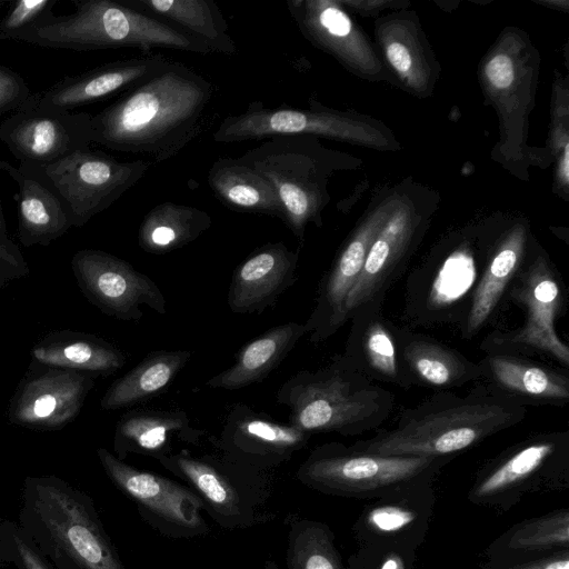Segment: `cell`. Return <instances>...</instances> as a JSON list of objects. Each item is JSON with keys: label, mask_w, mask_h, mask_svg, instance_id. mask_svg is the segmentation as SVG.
Wrapping results in <instances>:
<instances>
[{"label": "cell", "mask_w": 569, "mask_h": 569, "mask_svg": "<svg viewBox=\"0 0 569 569\" xmlns=\"http://www.w3.org/2000/svg\"><path fill=\"white\" fill-rule=\"evenodd\" d=\"M212 93L204 77L171 61L163 71L91 114L92 143L141 154L156 163L167 161L200 134Z\"/></svg>", "instance_id": "6da1fadb"}, {"label": "cell", "mask_w": 569, "mask_h": 569, "mask_svg": "<svg viewBox=\"0 0 569 569\" xmlns=\"http://www.w3.org/2000/svg\"><path fill=\"white\" fill-rule=\"evenodd\" d=\"M527 407L482 386L466 396L435 392L403 409L392 428L358 440L355 450L380 456L453 457L523 421Z\"/></svg>", "instance_id": "7a4b0ae2"}, {"label": "cell", "mask_w": 569, "mask_h": 569, "mask_svg": "<svg viewBox=\"0 0 569 569\" xmlns=\"http://www.w3.org/2000/svg\"><path fill=\"white\" fill-rule=\"evenodd\" d=\"M18 523L57 569H126L92 499L62 479L27 478Z\"/></svg>", "instance_id": "3957f363"}, {"label": "cell", "mask_w": 569, "mask_h": 569, "mask_svg": "<svg viewBox=\"0 0 569 569\" xmlns=\"http://www.w3.org/2000/svg\"><path fill=\"white\" fill-rule=\"evenodd\" d=\"M276 399L290 410V423L310 435H362L380 427L395 408L393 395L365 377L342 353L321 368L292 375Z\"/></svg>", "instance_id": "277c9868"}, {"label": "cell", "mask_w": 569, "mask_h": 569, "mask_svg": "<svg viewBox=\"0 0 569 569\" xmlns=\"http://www.w3.org/2000/svg\"><path fill=\"white\" fill-rule=\"evenodd\" d=\"M76 11L54 16L17 37L34 46L77 51L154 48L209 54L199 40L169 23L113 0H78Z\"/></svg>", "instance_id": "5b68a950"}, {"label": "cell", "mask_w": 569, "mask_h": 569, "mask_svg": "<svg viewBox=\"0 0 569 569\" xmlns=\"http://www.w3.org/2000/svg\"><path fill=\"white\" fill-rule=\"evenodd\" d=\"M522 311L523 321L515 328H496L481 341L486 353H512L550 359L569 369V347L557 329L567 306L561 276L542 253L526 257L513 278L505 301Z\"/></svg>", "instance_id": "8992f818"}, {"label": "cell", "mask_w": 569, "mask_h": 569, "mask_svg": "<svg viewBox=\"0 0 569 569\" xmlns=\"http://www.w3.org/2000/svg\"><path fill=\"white\" fill-rule=\"evenodd\" d=\"M452 459L380 456L332 441L313 448L296 476L302 485L325 495L376 499L415 483L435 481Z\"/></svg>", "instance_id": "52a82bcc"}, {"label": "cell", "mask_w": 569, "mask_h": 569, "mask_svg": "<svg viewBox=\"0 0 569 569\" xmlns=\"http://www.w3.org/2000/svg\"><path fill=\"white\" fill-rule=\"evenodd\" d=\"M158 461L189 485L202 500L203 510L223 528H250L274 518L266 509L271 495L267 472L240 465L222 453L197 456L186 448Z\"/></svg>", "instance_id": "ba28073f"}, {"label": "cell", "mask_w": 569, "mask_h": 569, "mask_svg": "<svg viewBox=\"0 0 569 569\" xmlns=\"http://www.w3.org/2000/svg\"><path fill=\"white\" fill-rule=\"evenodd\" d=\"M569 487V431L532 435L499 452L477 472L468 500L508 510L525 496Z\"/></svg>", "instance_id": "9c48e42d"}, {"label": "cell", "mask_w": 569, "mask_h": 569, "mask_svg": "<svg viewBox=\"0 0 569 569\" xmlns=\"http://www.w3.org/2000/svg\"><path fill=\"white\" fill-rule=\"evenodd\" d=\"M238 158L272 184L284 209V224L300 243L309 222L321 226L330 160L316 137H271Z\"/></svg>", "instance_id": "30bf717a"}, {"label": "cell", "mask_w": 569, "mask_h": 569, "mask_svg": "<svg viewBox=\"0 0 569 569\" xmlns=\"http://www.w3.org/2000/svg\"><path fill=\"white\" fill-rule=\"evenodd\" d=\"M146 160L119 161L90 148L37 169L66 204L72 226L80 227L112 206L148 171Z\"/></svg>", "instance_id": "8fae6325"}, {"label": "cell", "mask_w": 569, "mask_h": 569, "mask_svg": "<svg viewBox=\"0 0 569 569\" xmlns=\"http://www.w3.org/2000/svg\"><path fill=\"white\" fill-rule=\"evenodd\" d=\"M97 455L113 485L136 502L140 516L161 535L189 539L210 531L202 516V500L191 488L129 466L104 448Z\"/></svg>", "instance_id": "7c38bea8"}, {"label": "cell", "mask_w": 569, "mask_h": 569, "mask_svg": "<svg viewBox=\"0 0 569 569\" xmlns=\"http://www.w3.org/2000/svg\"><path fill=\"white\" fill-rule=\"evenodd\" d=\"M0 141L20 166L42 168L90 148L91 114L23 104L0 122Z\"/></svg>", "instance_id": "4fadbf2b"}, {"label": "cell", "mask_w": 569, "mask_h": 569, "mask_svg": "<svg viewBox=\"0 0 569 569\" xmlns=\"http://www.w3.org/2000/svg\"><path fill=\"white\" fill-rule=\"evenodd\" d=\"M311 436L290 422L281 423L239 402L228 411L216 446L229 459L267 472L289 461L308 445Z\"/></svg>", "instance_id": "5bb4252c"}, {"label": "cell", "mask_w": 569, "mask_h": 569, "mask_svg": "<svg viewBox=\"0 0 569 569\" xmlns=\"http://www.w3.org/2000/svg\"><path fill=\"white\" fill-rule=\"evenodd\" d=\"M74 266L89 297L111 316L140 320L142 306L167 313V300L159 287L129 262L100 250H81Z\"/></svg>", "instance_id": "9a60e30c"}, {"label": "cell", "mask_w": 569, "mask_h": 569, "mask_svg": "<svg viewBox=\"0 0 569 569\" xmlns=\"http://www.w3.org/2000/svg\"><path fill=\"white\" fill-rule=\"evenodd\" d=\"M433 483H415L367 505L352 527L358 543H389L418 550L436 507Z\"/></svg>", "instance_id": "2e32d148"}, {"label": "cell", "mask_w": 569, "mask_h": 569, "mask_svg": "<svg viewBox=\"0 0 569 569\" xmlns=\"http://www.w3.org/2000/svg\"><path fill=\"white\" fill-rule=\"evenodd\" d=\"M171 61L158 53L108 62L64 77L51 87L32 93L24 106L71 111L118 92H126L163 71Z\"/></svg>", "instance_id": "e0dca14e"}, {"label": "cell", "mask_w": 569, "mask_h": 569, "mask_svg": "<svg viewBox=\"0 0 569 569\" xmlns=\"http://www.w3.org/2000/svg\"><path fill=\"white\" fill-rule=\"evenodd\" d=\"M386 222L385 209L367 220L348 239L322 277L313 309L305 323L310 342H325L345 326L347 298L362 271L371 243Z\"/></svg>", "instance_id": "ac0fdd59"}, {"label": "cell", "mask_w": 569, "mask_h": 569, "mask_svg": "<svg viewBox=\"0 0 569 569\" xmlns=\"http://www.w3.org/2000/svg\"><path fill=\"white\" fill-rule=\"evenodd\" d=\"M416 244V231L403 214L387 221L371 243L362 271L350 291L345 323L360 310H382L387 293L405 272Z\"/></svg>", "instance_id": "d6986e66"}, {"label": "cell", "mask_w": 569, "mask_h": 569, "mask_svg": "<svg viewBox=\"0 0 569 569\" xmlns=\"http://www.w3.org/2000/svg\"><path fill=\"white\" fill-rule=\"evenodd\" d=\"M489 392L510 397L523 406H558L569 402V375L533 358L512 353H486L477 361Z\"/></svg>", "instance_id": "ffe728a7"}, {"label": "cell", "mask_w": 569, "mask_h": 569, "mask_svg": "<svg viewBox=\"0 0 569 569\" xmlns=\"http://www.w3.org/2000/svg\"><path fill=\"white\" fill-rule=\"evenodd\" d=\"M299 253L283 242H268L234 270L227 295L233 313H261L297 281Z\"/></svg>", "instance_id": "44dd1931"}, {"label": "cell", "mask_w": 569, "mask_h": 569, "mask_svg": "<svg viewBox=\"0 0 569 569\" xmlns=\"http://www.w3.org/2000/svg\"><path fill=\"white\" fill-rule=\"evenodd\" d=\"M349 321L343 357L373 382L411 388L400 359L398 326L372 309L355 312Z\"/></svg>", "instance_id": "7402d4cb"}, {"label": "cell", "mask_w": 569, "mask_h": 569, "mask_svg": "<svg viewBox=\"0 0 569 569\" xmlns=\"http://www.w3.org/2000/svg\"><path fill=\"white\" fill-rule=\"evenodd\" d=\"M400 359L411 386L449 391L472 381H479L478 362L443 342L398 326Z\"/></svg>", "instance_id": "603a6c76"}, {"label": "cell", "mask_w": 569, "mask_h": 569, "mask_svg": "<svg viewBox=\"0 0 569 569\" xmlns=\"http://www.w3.org/2000/svg\"><path fill=\"white\" fill-rule=\"evenodd\" d=\"M204 431L194 428L179 409H133L120 419L114 438L117 458L139 453L161 459L176 452L178 445L198 446Z\"/></svg>", "instance_id": "cb8c5ba5"}, {"label": "cell", "mask_w": 569, "mask_h": 569, "mask_svg": "<svg viewBox=\"0 0 569 569\" xmlns=\"http://www.w3.org/2000/svg\"><path fill=\"white\" fill-rule=\"evenodd\" d=\"M0 169L18 186L19 232L24 243L48 242L72 226L66 204L37 169L14 167L1 159Z\"/></svg>", "instance_id": "d4e9b609"}, {"label": "cell", "mask_w": 569, "mask_h": 569, "mask_svg": "<svg viewBox=\"0 0 569 569\" xmlns=\"http://www.w3.org/2000/svg\"><path fill=\"white\" fill-rule=\"evenodd\" d=\"M505 240L487 256L468 316L459 328L461 338L466 340L475 338L485 328L498 322L505 308L508 289L527 257L521 234H512Z\"/></svg>", "instance_id": "484cf974"}, {"label": "cell", "mask_w": 569, "mask_h": 569, "mask_svg": "<svg viewBox=\"0 0 569 569\" xmlns=\"http://www.w3.org/2000/svg\"><path fill=\"white\" fill-rule=\"evenodd\" d=\"M308 333L305 323L274 326L246 343L234 363L211 377L206 385L214 389L238 390L264 380Z\"/></svg>", "instance_id": "4316f807"}, {"label": "cell", "mask_w": 569, "mask_h": 569, "mask_svg": "<svg viewBox=\"0 0 569 569\" xmlns=\"http://www.w3.org/2000/svg\"><path fill=\"white\" fill-rule=\"evenodd\" d=\"M208 183L227 208L274 217L284 223V209L272 184L239 158L217 159L209 170Z\"/></svg>", "instance_id": "83f0119b"}, {"label": "cell", "mask_w": 569, "mask_h": 569, "mask_svg": "<svg viewBox=\"0 0 569 569\" xmlns=\"http://www.w3.org/2000/svg\"><path fill=\"white\" fill-rule=\"evenodd\" d=\"M87 379L72 371L49 372L30 381L14 410L16 419L33 426H57L71 419L79 410Z\"/></svg>", "instance_id": "f1b7e54d"}, {"label": "cell", "mask_w": 569, "mask_h": 569, "mask_svg": "<svg viewBox=\"0 0 569 569\" xmlns=\"http://www.w3.org/2000/svg\"><path fill=\"white\" fill-rule=\"evenodd\" d=\"M204 43L212 53L236 54L228 23L212 0H122Z\"/></svg>", "instance_id": "f546056e"}, {"label": "cell", "mask_w": 569, "mask_h": 569, "mask_svg": "<svg viewBox=\"0 0 569 569\" xmlns=\"http://www.w3.org/2000/svg\"><path fill=\"white\" fill-rule=\"evenodd\" d=\"M189 350H158L114 381L101 400L107 410L143 403L162 395L191 358Z\"/></svg>", "instance_id": "4dcf8cb0"}, {"label": "cell", "mask_w": 569, "mask_h": 569, "mask_svg": "<svg viewBox=\"0 0 569 569\" xmlns=\"http://www.w3.org/2000/svg\"><path fill=\"white\" fill-rule=\"evenodd\" d=\"M211 223L207 211L166 201L144 214L138 229V244L144 252L164 254L197 240Z\"/></svg>", "instance_id": "1f68e13d"}, {"label": "cell", "mask_w": 569, "mask_h": 569, "mask_svg": "<svg viewBox=\"0 0 569 569\" xmlns=\"http://www.w3.org/2000/svg\"><path fill=\"white\" fill-rule=\"evenodd\" d=\"M569 549V509L562 508L513 525L487 549L488 561L533 557Z\"/></svg>", "instance_id": "d6a6232c"}, {"label": "cell", "mask_w": 569, "mask_h": 569, "mask_svg": "<svg viewBox=\"0 0 569 569\" xmlns=\"http://www.w3.org/2000/svg\"><path fill=\"white\" fill-rule=\"evenodd\" d=\"M284 525L287 569H346L327 523L290 513Z\"/></svg>", "instance_id": "836d02e7"}, {"label": "cell", "mask_w": 569, "mask_h": 569, "mask_svg": "<svg viewBox=\"0 0 569 569\" xmlns=\"http://www.w3.org/2000/svg\"><path fill=\"white\" fill-rule=\"evenodd\" d=\"M34 357L47 365L111 373L126 363V357L113 347L91 341L40 347L33 351Z\"/></svg>", "instance_id": "e575fe53"}, {"label": "cell", "mask_w": 569, "mask_h": 569, "mask_svg": "<svg viewBox=\"0 0 569 569\" xmlns=\"http://www.w3.org/2000/svg\"><path fill=\"white\" fill-rule=\"evenodd\" d=\"M1 563H11L16 569H57L19 523L11 520L0 523Z\"/></svg>", "instance_id": "d590c367"}, {"label": "cell", "mask_w": 569, "mask_h": 569, "mask_svg": "<svg viewBox=\"0 0 569 569\" xmlns=\"http://www.w3.org/2000/svg\"><path fill=\"white\" fill-rule=\"evenodd\" d=\"M417 551L389 543L359 545L346 569H413Z\"/></svg>", "instance_id": "8d00e7d4"}, {"label": "cell", "mask_w": 569, "mask_h": 569, "mask_svg": "<svg viewBox=\"0 0 569 569\" xmlns=\"http://www.w3.org/2000/svg\"><path fill=\"white\" fill-rule=\"evenodd\" d=\"M57 0H20L0 20V40H16L21 33L54 17Z\"/></svg>", "instance_id": "74e56055"}, {"label": "cell", "mask_w": 569, "mask_h": 569, "mask_svg": "<svg viewBox=\"0 0 569 569\" xmlns=\"http://www.w3.org/2000/svg\"><path fill=\"white\" fill-rule=\"evenodd\" d=\"M31 94L26 80L0 63V114L18 110Z\"/></svg>", "instance_id": "f35d334b"}, {"label": "cell", "mask_w": 569, "mask_h": 569, "mask_svg": "<svg viewBox=\"0 0 569 569\" xmlns=\"http://www.w3.org/2000/svg\"><path fill=\"white\" fill-rule=\"evenodd\" d=\"M483 569H569V549L528 558L487 561Z\"/></svg>", "instance_id": "ab89813d"}, {"label": "cell", "mask_w": 569, "mask_h": 569, "mask_svg": "<svg viewBox=\"0 0 569 569\" xmlns=\"http://www.w3.org/2000/svg\"><path fill=\"white\" fill-rule=\"evenodd\" d=\"M486 74L493 87L498 89L510 87L515 79L512 60L506 54L495 56L486 67Z\"/></svg>", "instance_id": "60d3db41"}, {"label": "cell", "mask_w": 569, "mask_h": 569, "mask_svg": "<svg viewBox=\"0 0 569 569\" xmlns=\"http://www.w3.org/2000/svg\"><path fill=\"white\" fill-rule=\"evenodd\" d=\"M387 58L391 66L400 73L407 76L411 69L412 60L408 49L398 42L387 47Z\"/></svg>", "instance_id": "b9f144b4"}, {"label": "cell", "mask_w": 569, "mask_h": 569, "mask_svg": "<svg viewBox=\"0 0 569 569\" xmlns=\"http://www.w3.org/2000/svg\"><path fill=\"white\" fill-rule=\"evenodd\" d=\"M560 177L562 178L563 182H568L569 178V148L568 144H566L563 150L562 160L560 161Z\"/></svg>", "instance_id": "7bdbcfd3"}, {"label": "cell", "mask_w": 569, "mask_h": 569, "mask_svg": "<svg viewBox=\"0 0 569 569\" xmlns=\"http://www.w3.org/2000/svg\"><path fill=\"white\" fill-rule=\"evenodd\" d=\"M262 569H279L277 563L273 560H267L263 565Z\"/></svg>", "instance_id": "ee69618b"}, {"label": "cell", "mask_w": 569, "mask_h": 569, "mask_svg": "<svg viewBox=\"0 0 569 569\" xmlns=\"http://www.w3.org/2000/svg\"><path fill=\"white\" fill-rule=\"evenodd\" d=\"M4 230V219H3V211H2V203L0 199V231Z\"/></svg>", "instance_id": "f6af8a7d"}]
</instances>
